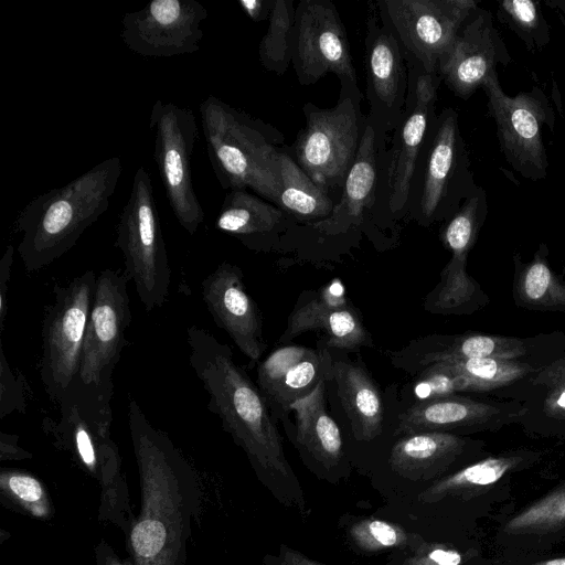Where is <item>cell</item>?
Instances as JSON below:
<instances>
[{
    "mask_svg": "<svg viewBox=\"0 0 565 565\" xmlns=\"http://www.w3.org/2000/svg\"><path fill=\"white\" fill-rule=\"evenodd\" d=\"M128 426L138 466L141 510L127 529L131 565H184L200 503L194 469L170 437L128 397Z\"/></svg>",
    "mask_w": 565,
    "mask_h": 565,
    "instance_id": "6da1fadb",
    "label": "cell"
},
{
    "mask_svg": "<svg viewBox=\"0 0 565 565\" xmlns=\"http://www.w3.org/2000/svg\"><path fill=\"white\" fill-rule=\"evenodd\" d=\"M186 343L190 365L209 396V411L254 465L282 470L276 419L256 383L234 361L232 349L198 326L186 329Z\"/></svg>",
    "mask_w": 565,
    "mask_h": 565,
    "instance_id": "7a4b0ae2",
    "label": "cell"
},
{
    "mask_svg": "<svg viewBox=\"0 0 565 565\" xmlns=\"http://www.w3.org/2000/svg\"><path fill=\"white\" fill-rule=\"evenodd\" d=\"M122 172L111 157L63 186L32 199L19 213L18 253L26 271H38L66 254L104 214Z\"/></svg>",
    "mask_w": 565,
    "mask_h": 565,
    "instance_id": "3957f363",
    "label": "cell"
},
{
    "mask_svg": "<svg viewBox=\"0 0 565 565\" xmlns=\"http://www.w3.org/2000/svg\"><path fill=\"white\" fill-rule=\"evenodd\" d=\"M199 110L207 156L221 186L250 190L276 205L284 135L214 95L207 96Z\"/></svg>",
    "mask_w": 565,
    "mask_h": 565,
    "instance_id": "277c9868",
    "label": "cell"
},
{
    "mask_svg": "<svg viewBox=\"0 0 565 565\" xmlns=\"http://www.w3.org/2000/svg\"><path fill=\"white\" fill-rule=\"evenodd\" d=\"M479 188L471 171L458 113L445 107L433 121L417 157L406 218L423 227L446 222Z\"/></svg>",
    "mask_w": 565,
    "mask_h": 565,
    "instance_id": "5b68a950",
    "label": "cell"
},
{
    "mask_svg": "<svg viewBox=\"0 0 565 565\" xmlns=\"http://www.w3.org/2000/svg\"><path fill=\"white\" fill-rule=\"evenodd\" d=\"M359 84L340 81L332 108L302 105L305 125L288 152L305 173L338 201L356 158L367 122Z\"/></svg>",
    "mask_w": 565,
    "mask_h": 565,
    "instance_id": "8992f818",
    "label": "cell"
},
{
    "mask_svg": "<svg viewBox=\"0 0 565 565\" xmlns=\"http://www.w3.org/2000/svg\"><path fill=\"white\" fill-rule=\"evenodd\" d=\"M406 64L408 88L405 108L393 130L376 193L375 224L379 232L394 231L396 222L406 218L415 163L437 116L440 76L429 74L416 64Z\"/></svg>",
    "mask_w": 565,
    "mask_h": 565,
    "instance_id": "52a82bcc",
    "label": "cell"
},
{
    "mask_svg": "<svg viewBox=\"0 0 565 565\" xmlns=\"http://www.w3.org/2000/svg\"><path fill=\"white\" fill-rule=\"evenodd\" d=\"M115 246L124 256L128 280L147 312L168 299L171 268L153 196L151 177L145 167L135 173L129 198L116 226Z\"/></svg>",
    "mask_w": 565,
    "mask_h": 565,
    "instance_id": "ba28073f",
    "label": "cell"
},
{
    "mask_svg": "<svg viewBox=\"0 0 565 565\" xmlns=\"http://www.w3.org/2000/svg\"><path fill=\"white\" fill-rule=\"evenodd\" d=\"M111 398L75 379L56 403L60 416L42 420L43 431L54 445L71 452L106 490L122 487L120 456L110 436Z\"/></svg>",
    "mask_w": 565,
    "mask_h": 565,
    "instance_id": "9c48e42d",
    "label": "cell"
},
{
    "mask_svg": "<svg viewBox=\"0 0 565 565\" xmlns=\"http://www.w3.org/2000/svg\"><path fill=\"white\" fill-rule=\"evenodd\" d=\"M96 279L93 270H86L66 285H56L54 301L45 309L40 377L55 404L78 375Z\"/></svg>",
    "mask_w": 565,
    "mask_h": 565,
    "instance_id": "30bf717a",
    "label": "cell"
},
{
    "mask_svg": "<svg viewBox=\"0 0 565 565\" xmlns=\"http://www.w3.org/2000/svg\"><path fill=\"white\" fill-rule=\"evenodd\" d=\"M564 351L565 333L558 331L531 338L466 332L424 335L387 354L393 366L417 376L438 363L483 358L547 363Z\"/></svg>",
    "mask_w": 565,
    "mask_h": 565,
    "instance_id": "8fae6325",
    "label": "cell"
},
{
    "mask_svg": "<svg viewBox=\"0 0 565 565\" xmlns=\"http://www.w3.org/2000/svg\"><path fill=\"white\" fill-rule=\"evenodd\" d=\"M154 132L153 158L168 203L179 224L194 235L205 220L196 196L191 158L198 139V124L192 109L157 99L149 118Z\"/></svg>",
    "mask_w": 565,
    "mask_h": 565,
    "instance_id": "7c38bea8",
    "label": "cell"
},
{
    "mask_svg": "<svg viewBox=\"0 0 565 565\" xmlns=\"http://www.w3.org/2000/svg\"><path fill=\"white\" fill-rule=\"evenodd\" d=\"M381 20L390 28L406 63L438 75L440 60L457 33L478 8L472 0H375Z\"/></svg>",
    "mask_w": 565,
    "mask_h": 565,
    "instance_id": "4fadbf2b",
    "label": "cell"
},
{
    "mask_svg": "<svg viewBox=\"0 0 565 565\" xmlns=\"http://www.w3.org/2000/svg\"><path fill=\"white\" fill-rule=\"evenodd\" d=\"M488 96L501 151L508 163L523 178L539 181L547 175L548 161L542 138L547 125L554 131L555 114L543 90L508 96L501 88L497 71L482 86Z\"/></svg>",
    "mask_w": 565,
    "mask_h": 565,
    "instance_id": "5bb4252c",
    "label": "cell"
},
{
    "mask_svg": "<svg viewBox=\"0 0 565 565\" xmlns=\"http://www.w3.org/2000/svg\"><path fill=\"white\" fill-rule=\"evenodd\" d=\"M124 273L110 268L97 275L94 298L83 343L76 380L89 387L113 395V375L132 316Z\"/></svg>",
    "mask_w": 565,
    "mask_h": 565,
    "instance_id": "9a60e30c",
    "label": "cell"
},
{
    "mask_svg": "<svg viewBox=\"0 0 565 565\" xmlns=\"http://www.w3.org/2000/svg\"><path fill=\"white\" fill-rule=\"evenodd\" d=\"M364 70L370 106L366 122L379 139L387 140L405 108L408 70L399 43L381 20L375 1L367 3Z\"/></svg>",
    "mask_w": 565,
    "mask_h": 565,
    "instance_id": "2e32d148",
    "label": "cell"
},
{
    "mask_svg": "<svg viewBox=\"0 0 565 565\" xmlns=\"http://www.w3.org/2000/svg\"><path fill=\"white\" fill-rule=\"evenodd\" d=\"M291 64L302 86L317 83L328 73L359 84L350 41L331 0H301L296 6Z\"/></svg>",
    "mask_w": 565,
    "mask_h": 565,
    "instance_id": "e0dca14e",
    "label": "cell"
},
{
    "mask_svg": "<svg viewBox=\"0 0 565 565\" xmlns=\"http://www.w3.org/2000/svg\"><path fill=\"white\" fill-rule=\"evenodd\" d=\"M206 17V8L196 0H153L122 17L120 38L145 57L192 54L200 50Z\"/></svg>",
    "mask_w": 565,
    "mask_h": 565,
    "instance_id": "ac0fdd59",
    "label": "cell"
},
{
    "mask_svg": "<svg viewBox=\"0 0 565 565\" xmlns=\"http://www.w3.org/2000/svg\"><path fill=\"white\" fill-rule=\"evenodd\" d=\"M387 149V140L379 139L367 124L331 215L317 223L299 224L301 228L318 237H342L361 231L376 236L380 233L375 224L376 193Z\"/></svg>",
    "mask_w": 565,
    "mask_h": 565,
    "instance_id": "d6986e66",
    "label": "cell"
},
{
    "mask_svg": "<svg viewBox=\"0 0 565 565\" xmlns=\"http://www.w3.org/2000/svg\"><path fill=\"white\" fill-rule=\"evenodd\" d=\"M524 416L521 403L478 399L460 394L416 402L398 415L397 433H477L499 430L519 424Z\"/></svg>",
    "mask_w": 565,
    "mask_h": 565,
    "instance_id": "ffe728a7",
    "label": "cell"
},
{
    "mask_svg": "<svg viewBox=\"0 0 565 565\" xmlns=\"http://www.w3.org/2000/svg\"><path fill=\"white\" fill-rule=\"evenodd\" d=\"M308 331L322 333V343L329 350L352 352L362 347H373L359 310L347 297L339 279L319 290L301 294L287 319L279 342H290Z\"/></svg>",
    "mask_w": 565,
    "mask_h": 565,
    "instance_id": "44dd1931",
    "label": "cell"
},
{
    "mask_svg": "<svg viewBox=\"0 0 565 565\" xmlns=\"http://www.w3.org/2000/svg\"><path fill=\"white\" fill-rule=\"evenodd\" d=\"M512 61L490 11L477 8L439 62L438 75L462 99L482 87L499 64Z\"/></svg>",
    "mask_w": 565,
    "mask_h": 565,
    "instance_id": "7402d4cb",
    "label": "cell"
},
{
    "mask_svg": "<svg viewBox=\"0 0 565 565\" xmlns=\"http://www.w3.org/2000/svg\"><path fill=\"white\" fill-rule=\"evenodd\" d=\"M333 360L324 345L286 344L258 363L256 385L276 420L291 424V404L310 394L321 380H332Z\"/></svg>",
    "mask_w": 565,
    "mask_h": 565,
    "instance_id": "603a6c76",
    "label": "cell"
},
{
    "mask_svg": "<svg viewBox=\"0 0 565 565\" xmlns=\"http://www.w3.org/2000/svg\"><path fill=\"white\" fill-rule=\"evenodd\" d=\"M203 301L215 324L224 330L254 365L267 344L263 335L262 312L244 285L242 269L223 262L201 282Z\"/></svg>",
    "mask_w": 565,
    "mask_h": 565,
    "instance_id": "cb8c5ba5",
    "label": "cell"
},
{
    "mask_svg": "<svg viewBox=\"0 0 565 565\" xmlns=\"http://www.w3.org/2000/svg\"><path fill=\"white\" fill-rule=\"evenodd\" d=\"M490 396L521 403L524 416L519 425L527 434L565 438V351Z\"/></svg>",
    "mask_w": 565,
    "mask_h": 565,
    "instance_id": "d4e9b609",
    "label": "cell"
},
{
    "mask_svg": "<svg viewBox=\"0 0 565 565\" xmlns=\"http://www.w3.org/2000/svg\"><path fill=\"white\" fill-rule=\"evenodd\" d=\"M296 224L278 206L248 190L228 191L215 220L220 232L254 250L270 249Z\"/></svg>",
    "mask_w": 565,
    "mask_h": 565,
    "instance_id": "484cf974",
    "label": "cell"
},
{
    "mask_svg": "<svg viewBox=\"0 0 565 565\" xmlns=\"http://www.w3.org/2000/svg\"><path fill=\"white\" fill-rule=\"evenodd\" d=\"M332 380L358 439L370 440L382 433L384 405L376 383L360 364L333 360Z\"/></svg>",
    "mask_w": 565,
    "mask_h": 565,
    "instance_id": "4316f807",
    "label": "cell"
},
{
    "mask_svg": "<svg viewBox=\"0 0 565 565\" xmlns=\"http://www.w3.org/2000/svg\"><path fill=\"white\" fill-rule=\"evenodd\" d=\"M338 200L316 184L296 163L286 148L280 154V190L276 206L299 224L329 217Z\"/></svg>",
    "mask_w": 565,
    "mask_h": 565,
    "instance_id": "83f0119b",
    "label": "cell"
},
{
    "mask_svg": "<svg viewBox=\"0 0 565 565\" xmlns=\"http://www.w3.org/2000/svg\"><path fill=\"white\" fill-rule=\"evenodd\" d=\"M321 380L307 396L296 401L290 411L296 417V438L323 461L337 460L342 452L340 429L326 407V384Z\"/></svg>",
    "mask_w": 565,
    "mask_h": 565,
    "instance_id": "f1b7e54d",
    "label": "cell"
},
{
    "mask_svg": "<svg viewBox=\"0 0 565 565\" xmlns=\"http://www.w3.org/2000/svg\"><path fill=\"white\" fill-rule=\"evenodd\" d=\"M547 255L542 243L529 263L515 257L514 300L530 310L565 312V279L552 270Z\"/></svg>",
    "mask_w": 565,
    "mask_h": 565,
    "instance_id": "f546056e",
    "label": "cell"
},
{
    "mask_svg": "<svg viewBox=\"0 0 565 565\" xmlns=\"http://www.w3.org/2000/svg\"><path fill=\"white\" fill-rule=\"evenodd\" d=\"M438 364L469 381L473 394L492 395L527 377L546 363L483 358Z\"/></svg>",
    "mask_w": 565,
    "mask_h": 565,
    "instance_id": "4dcf8cb0",
    "label": "cell"
},
{
    "mask_svg": "<svg viewBox=\"0 0 565 565\" xmlns=\"http://www.w3.org/2000/svg\"><path fill=\"white\" fill-rule=\"evenodd\" d=\"M482 443L450 433L425 431L402 438L393 451V460L398 466H427L451 461L462 454L477 450Z\"/></svg>",
    "mask_w": 565,
    "mask_h": 565,
    "instance_id": "1f68e13d",
    "label": "cell"
},
{
    "mask_svg": "<svg viewBox=\"0 0 565 565\" xmlns=\"http://www.w3.org/2000/svg\"><path fill=\"white\" fill-rule=\"evenodd\" d=\"M540 454L526 449L507 451L486 457L467 466L443 481V490H479L499 482L507 475L518 471L539 459Z\"/></svg>",
    "mask_w": 565,
    "mask_h": 565,
    "instance_id": "d6a6232c",
    "label": "cell"
},
{
    "mask_svg": "<svg viewBox=\"0 0 565 565\" xmlns=\"http://www.w3.org/2000/svg\"><path fill=\"white\" fill-rule=\"evenodd\" d=\"M295 11L294 1L275 0L267 31L258 46L260 64L277 75H284L292 62Z\"/></svg>",
    "mask_w": 565,
    "mask_h": 565,
    "instance_id": "836d02e7",
    "label": "cell"
},
{
    "mask_svg": "<svg viewBox=\"0 0 565 565\" xmlns=\"http://www.w3.org/2000/svg\"><path fill=\"white\" fill-rule=\"evenodd\" d=\"M488 214L487 193L482 186L469 196L440 230V241L450 253H467L473 247Z\"/></svg>",
    "mask_w": 565,
    "mask_h": 565,
    "instance_id": "e575fe53",
    "label": "cell"
},
{
    "mask_svg": "<svg viewBox=\"0 0 565 565\" xmlns=\"http://www.w3.org/2000/svg\"><path fill=\"white\" fill-rule=\"evenodd\" d=\"M497 17L521 39L530 51H542L548 45L550 28L539 1H498Z\"/></svg>",
    "mask_w": 565,
    "mask_h": 565,
    "instance_id": "d590c367",
    "label": "cell"
},
{
    "mask_svg": "<svg viewBox=\"0 0 565 565\" xmlns=\"http://www.w3.org/2000/svg\"><path fill=\"white\" fill-rule=\"evenodd\" d=\"M565 526V484L533 502L504 525L511 535L544 534Z\"/></svg>",
    "mask_w": 565,
    "mask_h": 565,
    "instance_id": "8d00e7d4",
    "label": "cell"
},
{
    "mask_svg": "<svg viewBox=\"0 0 565 565\" xmlns=\"http://www.w3.org/2000/svg\"><path fill=\"white\" fill-rule=\"evenodd\" d=\"M0 491L2 501L7 500L18 511L39 519H47L52 514L44 486L29 472L2 469Z\"/></svg>",
    "mask_w": 565,
    "mask_h": 565,
    "instance_id": "74e56055",
    "label": "cell"
},
{
    "mask_svg": "<svg viewBox=\"0 0 565 565\" xmlns=\"http://www.w3.org/2000/svg\"><path fill=\"white\" fill-rule=\"evenodd\" d=\"M26 385L22 375H17L0 345V418L17 413H25Z\"/></svg>",
    "mask_w": 565,
    "mask_h": 565,
    "instance_id": "f35d334b",
    "label": "cell"
},
{
    "mask_svg": "<svg viewBox=\"0 0 565 565\" xmlns=\"http://www.w3.org/2000/svg\"><path fill=\"white\" fill-rule=\"evenodd\" d=\"M14 248L8 245L0 259V328L3 332L9 309V282L13 264Z\"/></svg>",
    "mask_w": 565,
    "mask_h": 565,
    "instance_id": "ab89813d",
    "label": "cell"
},
{
    "mask_svg": "<svg viewBox=\"0 0 565 565\" xmlns=\"http://www.w3.org/2000/svg\"><path fill=\"white\" fill-rule=\"evenodd\" d=\"M19 436L12 434L0 433V459L3 460H22L32 458V454L22 448L19 444Z\"/></svg>",
    "mask_w": 565,
    "mask_h": 565,
    "instance_id": "60d3db41",
    "label": "cell"
},
{
    "mask_svg": "<svg viewBox=\"0 0 565 565\" xmlns=\"http://www.w3.org/2000/svg\"><path fill=\"white\" fill-rule=\"evenodd\" d=\"M242 10L254 22L268 20L275 4V0H239Z\"/></svg>",
    "mask_w": 565,
    "mask_h": 565,
    "instance_id": "b9f144b4",
    "label": "cell"
},
{
    "mask_svg": "<svg viewBox=\"0 0 565 565\" xmlns=\"http://www.w3.org/2000/svg\"><path fill=\"white\" fill-rule=\"evenodd\" d=\"M372 536L383 546H393L397 542V533L394 527L383 521H372L369 525Z\"/></svg>",
    "mask_w": 565,
    "mask_h": 565,
    "instance_id": "7bdbcfd3",
    "label": "cell"
},
{
    "mask_svg": "<svg viewBox=\"0 0 565 565\" xmlns=\"http://www.w3.org/2000/svg\"><path fill=\"white\" fill-rule=\"evenodd\" d=\"M97 565H131L122 561L104 541L95 547Z\"/></svg>",
    "mask_w": 565,
    "mask_h": 565,
    "instance_id": "ee69618b",
    "label": "cell"
},
{
    "mask_svg": "<svg viewBox=\"0 0 565 565\" xmlns=\"http://www.w3.org/2000/svg\"><path fill=\"white\" fill-rule=\"evenodd\" d=\"M428 556L437 565H459L461 563V555L451 550L436 548Z\"/></svg>",
    "mask_w": 565,
    "mask_h": 565,
    "instance_id": "f6af8a7d",
    "label": "cell"
},
{
    "mask_svg": "<svg viewBox=\"0 0 565 565\" xmlns=\"http://www.w3.org/2000/svg\"><path fill=\"white\" fill-rule=\"evenodd\" d=\"M546 3L555 10L557 15L559 17V20L565 26V0H553V1H546Z\"/></svg>",
    "mask_w": 565,
    "mask_h": 565,
    "instance_id": "bcb514c9",
    "label": "cell"
},
{
    "mask_svg": "<svg viewBox=\"0 0 565 565\" xmlns=\"http://www.w3.org/2000/svg\"><path fill=\"white\" fill-rule=\"evenodd\" d=\"M519 565H565V557H557L552 559L540 561L531 564H519Z\"/></svg>",
    "mask_w": 565,
    "mask_h": 565,
    "instance_id": "7dc6e473",
    "label": "cell"
}]
</instances>
